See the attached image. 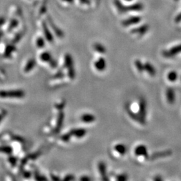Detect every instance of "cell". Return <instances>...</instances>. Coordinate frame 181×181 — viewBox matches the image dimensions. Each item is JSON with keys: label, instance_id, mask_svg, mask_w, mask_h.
Instances as JSON below:
<instances>
[{"label": "cell", "instance_id": "1", "mask_svg": "<svg viewBox=\"0 0 181 181\" xmlns=\"http://www.w3.org/2000/svg\"><path fill=\"white\" fill-rule=\"evenodd\" d=\"M64 64L65 67L68 70V75L71 79H74L75 78V70L74 68L73 60L72 56L69 54H66L64 57Z\"/></svg>", "mask_w": 181, "mask_h": 181}, {"label": "cell", "instance_id": "2", "mask_svg": "<svg viewBox=\"0 0 181 181\" xmlns=\"http://www.w3.org/2000/svg\"><path fill=\"white\" fill-rule=\"evenodd\" d=\"M146 115H147V104L144 99L141 98L139 102V112L138 116L140 117V124L145 125L146 124Z\"/></svg>", "mask_w": 181, "mask_h": 181}, {"label": "cell", "instance_id": "3", "mask_svg": "<svg viewBox=\"0 0 181 181\" xmlns=\"http://www.w3.org/2000/svg\"><path fill=\"white\" fill-rule=\"evenodd\" d=\"M25 95V93L23 91H0V97L1 98H22Z\"/></svg>", "mask_w": 181, "mask_h": 181}, {"label": "cell", "instance_id": "4", "mask_svg": "<svg viewBox=\"0 0 181 181\" xmlns=\"http://www.w3.org/2000/svg\"><path fill=\"white\" fill-rule=\"evenodd\" d=\"M172 152L170 150H164V151H161V152H156L153 153L151 155V156L150 157L152 161H154V160L158 159V158H164V157H168L172 155Z\"/></svg>", "mask_w": 181, "mask_h": 181}, {"label": "cell", "instance_id": "5", "mask_svg": "<svg viewBox=\"0 0 181 181\" xmlns=\"http://www.w3.org/2000/svg\"><path fill=\"white\" fill-rule=\"evenodd\" d=\"M181 53V44L175 46L172 48L168 50L167 51L163 52V55L166 57H174L178 54Z\"/></svg>", "mask_w": 181, "mask_h": 181}, {"label": "cell", "instance_id": "6", "mask_svg": "<svg viewBox=\"0 0 181 181\" xmlns=\"http://www.w3.org/2000/svg\"><path fill=\"white\" fill-rule=\"evenodd\" d=\"M141 20V18L139 17V16H132V17L128 18L127 19L124 20L122 22V24L123 26L128 27L129 26H131V25L138 24L139 22H140Z\"/></svg>", "mask_w": 181, "mask_h": 181}, {"label": "cell", "instance_id": "7", "mask_svg": "<svg viewBox=\"0 0 181 181\" xmlns=\"http://www.w3.org/2000/svg\"><path fill=\"white\" fill-rule=\"evenodd\" d=\"M135 154L137 156H143L148 158V150L144 145H139L135 149Z\"/></svg>", "mask_w": 181, "mask_h": 181}, {"label": "cell", "instance_id": "8", "mask_svg": "<svg viewBox=\"0 0 181 181\" xmlns=\"http://www.w3.org/2000/svg\"><path fill=\"white\" fill-rule=\"evenodd\" d=\"M98 168H99V172L101 174V179L105 181L109 180V178L107 177V171H106V165L105 162H99L98 164Z\"/></svg>", "mask_w": 181, "mask_h": 181}, {"label": "cell", "instance_id": "9", "mask_svg": "<svg viewBox=\"0 0 181 181\" xmlns=\"http://www.w3.org/2000/svg\"><path fill=\"white\" fill-rule=\"evenodd\" d=\"M149 30V26L148 24H143L142 26H139L138 28H134L131 30L132 34H136L139 35L145 34Z\"/></svg>", "mask_w": 181, "mask_h": 181}, {"label": "cell", "instance_id": "10", "mask_svg": "<svg viewBox=\"0 0 181 181\" xmlns=\"http://www.w3.org/2000/svg\"><path fill=\"white\" fill-rule=\"evenodd\" d=\"M64 120V113L62 111H60L59 113V115H58L57 124H56L55 132L57 133L59 132L60 130H61L62 125H63Z\"/></svg>", "mask_w": 181, "mask_h": 181}, {"label": "cell", "instance_id": "11", "mask_svg": "<svg viewBox=\"0 0 181 181\" xmlns=\"http://www.w3.org/2000/svg\"><path fill=\"white\" fill-rule=\"evenodd\" d=\"M166 99H167V101L168 103L173 104L174 103L176 100V96H175V92H174V89L172 88H168L166 92Z\"/></svg>", "mask_w": 181, "mask_h": 181}, {"label": "cell", "instance_id": "12", "mask_svg": "<svg viewBox=\"0 0 181 181\" xmlns=\"http://www.w3.org/2000/svg\"><path fill=\"white\" fill-rule=\"evenodd\" d=\"M70 134L72 136H75L76 138H83L87 134V130L83 128H78L73 129V130L70 131Z\"/></svg>", "mask_w": 181, "mask_h": 181}, {"label": "cell", "instance_id": "13", "mask_svg": "<svg viewBox=\"0 0 181 181\" xmlns=\"http://www.w3.org/2000/svg\"><path fill=\"white\" fill-rule=\"evenodd\" d=\"M94 65L95 68L97 70H99V71H103V70H105L106 68V66H107V64H106V60L102 57L99 58L97 61H95Z\"/></svg>", "mask_w": 181, "mask_h": 181}, {"label": "cell", "instance_id": "14", "mask_svg": "<svg viewBox=\"0 0 181 181\" xmlns=\"http://www.w3.org/2000/svg\"><path fill=\"white\" fill-rule=\"evenodd\" d=\"M143 8V5L141 3H136L129 6H126V10L127 12H140Z\"/></svg>", "mask_w": 181, "mask_h": 181}, {"label": "cell", "instance_id": "15", "mask_svg": "<svg viewBox=\"0 0 181 181\" xmlns=\"http://www.w3.org/2000/svg\"><path fill=\"white\" fill-rule=\"evenodd\" d=\"M143 68H144V70H145L149 75H150L151 76H154L156 74V70L154 66L148 62H145L143 64Z\"/></svg>", "mask_w": 181, "mask_h": 181}, {"label": "cell", "instance_id": "16", "mask_svg": "<svg viewBox=\"0 0 181 181\" xmlns=\"http://www.w3.org/2000/svg\"><path fill=\"white\" fill-rule=\"evenodd\" d=\"M81 119L84 123L90 124V123L95 122V120H96V117H95V116L94 115H93V114L85 113L81 116Z\"/></svg>", "mask_w": 181, "mask_h": 181}, {"label": "cell", "instance_id": "17", "mask_svg": "<svg viewBox=\"0 0 181 181\" xmlns=\"http://www.w3.org/2000/svg\"><path fill=\"white\" fill-rule=\"evenodd\" d=\"M115 150L119 153L120 155H124L127 152V147L126 145L122 144V143H118V144L115 145L114 147Z\"/></svg>", "mask_w": 181, "mask_h": 181}, {"label": "cell", "instance_id": "18", "mask_svg": "<svg viewBox=\"0 0 181 181\" xmlns=\"http://www.w3.org/2000/svg\"><path fill=\"white\" fill-rule=\"evenodd\" d=\"M35 65H36V60L34 59L29 60L24 67V72H30V70H32L33 68H34Z\"/></svg>", "mask_w": 181, "mask_h": 181}, {"label": "cell", "instance_id": "19", "mask_svg": "<svg viewBox=\"0 0 181 181\" xmlns=\"http://www.w3.org/2000/svg\"><path fill=\"white\" fill-rule=\"evenodd\" d=\"M113 2L118 12L120 13H126V5H124L120 0H114Z\"/></svg>", "mask_w": 181, "mask_h": 181}, {"label": "cell", "instance_id": "20", "mask_svg": "<svg viewBox=\"0 0 181 181\" xmlns=\"http://www.w3.org/2000/svg\"><path fill=\"white\" fill-rule=\"evenodd\" d=\"M93 48L95 51L98 52L100 54H105L106 52V48L103 44L100 43H95L93 44Z\"/></svg>", "mask_w": 181, "mask_h": 181}, {"label": "cell", "instance_id": "21", "mask_svg": "<svg viewBox=\"0 0 181 181\" xmlns=\"http://www.w3.org/2000/svg\"><path fill=\"white\" fill-rule=\"evenodd\" d=\"M40 59L44 62H50L52 59V56L48 52H44L41 54L40 55Z\"/></svg>", "mask_w": 181, "mask_h": 181}, {"label": "cell", "instance_id": "22", "mask_svg": "<svg viewBox=\"0 0 181 181\" xmlns=\"http://www.w3.org/2000/svg\"><path fill=\"white\" fill-rule=\"evenodd\" d=\"M178 78V73L174 70L170 71L169 73L168 74V79L169 80L170 82H174L177 80Z\"/></svg>", "mask_w": 181, "mask_h": 181}, {"label": "cell", "instance_id": "23", "mask_svg": "<svg viewBox=\"0 0 181 181\" xmlns=\"http://www.w3.org/2000/svg\"><path fill=\"white\" fill-rule=\"evenodd\" d=\"M127 111H128V113L130 115V117L132 118V119H133L135 121H136V122H138V123H140V117H139L138 116V114H136L134 113V112H132V110H131L130 108H127Z\"/></svg>", "mask_w": 181, "mask_h": 181}, {"label": "cell", "instance_id": "24", "mask_svg": "<svg viewBox=\"0 0 181 181\" xmlns=\"http://www.w3.org/2000/svg\"><path fill=\"white\" fill-rule=\"evenodd\" d=\"M12 148L9 146V145H3V146H0V152H3L8 154H11L12 153Z\"/></svg>", "mask_w": 181, "mask_h": 181}, {"label": "cell", "instance_id": "25", "mask_svg": "<svg viewBox=\"0 0 181 181\" xmlns=\"http://www.w3.org/2000/svg\"><path fill=\"white\" fill-rule=\"evenodd\" d=\"M14 51H16V48L14 47V46H12V45L8 46L5 51V57H9L11 55V54L13 53Z\"/></svg>", "mask_w": 181, "mask_h": 181}, {"label": "cell", "instance_id": "26", "mask_svg": "<svg viewBox=\"0 0 181 181\" xmlns=\"http://www.w3.org/2000/svg\"><path fill=\"white\" fill-rule=\"evenodd\" d=\"M44 34H45L46 38L47 40L50 42H52L53 41V36H52L51 33L50 32L46 26H44Z\"/></svg>", "mask_w": 181, "mask_h": 181}, {"label": "cell", "instance_id": "27", "mask_svg": "<svg viewBox=\"0 0 181 181\" xmlns=\"http://www.w3.org/2000/svg\"><path fill=\"white\" fill-rule=\"evenodd\" d=\"M135 65H136L137 69L139 72H142L144 70V68H143V64L140 60H136L135 62Z\"/></svg>", "mask_w": 181, "mask_h": 181}, {"label": "cell", "instance_id": "28", "mask_svg": "<svg viewBox=\"0 0 181 181\" xmlns=\"http://www.w3.org/2000/svg\"><path fill=\"white\" fill-rule=\"evenodd\" d=\"M128 179V176L126 174H119L116 176V180L119 181H126Z\"/></svg>", "mask_w": 181, "mask_h": 181}, {"label": "cell", "instance_id": "29", "mask_svg": "<svg viewBox=\"0 0 181 181\" xmlns=\"http://www.w3.org/2000/svg\"><path fill=\"white\" fill-rule=\"evenodd\" d=\"M71 136H72L71 134H70V132H68V133H67V134L62 135V136H61V138H60V139H61V140L63 141H68L70 140Z\"/></svg>", "mask_w": 181, "mask_h": 181}, {"label": "cell", "instance_id": "30", "mask_svg": "<svg viewBox=\"0 0 181 181\" xmlns=\"http://www.w3.org/2000/svg\"><path fill=\"white\" fill-rule=\"evenodd\" d=\"M36 44L39 48H42L44 46V41L42 38H39L36 42Z\"/></svg>", "mask_w": 181, "mask_h": 181}, {"label": "cell", "instance_id": "31", "mask_svg": "<svg viewBox=\"0 0 181 181\" xmlns=\"http://www.w3.org/2000/svg\"><path fill=\"white\" fill-rule=\"evenodd\" d=\"M74 179H75V177H74V175H72V174H67V175L65 176V177L63 178V180L70 181V180H73Z\"/></svg>", "mask_w": 181, "mask_h": 181}, {"label": "cell", "instance_id": "32", "mask_svg": "<svg viewBox=\"0 0 181 181\" xmlns=\"http://www.w3.org/2000/svg\"><path fill=\"white\" fill-rule=\"evenodd\" d=\"M8 161H9V162H10V163H11L13 166H15L16 164L17 163V159H16V158L14 157V156H10V157H9V158H8Z\"/></svg>", "mask_w": 181, "mask_h": 181}, {"label": "cell", "instance_id": "33", "mask_svg": "<svg viewBox=\"0 0 181 181\" xmlns=\"http://www.w3.org/2000/svg\"><path fill=\"white\" fill-rule=\"evenodd\" d=\"M64 105H65V101H62L61 103L57 104V105H56V107H57L59 110L62 111V109L64 108Z\"/></svg>", "mask_w": 181, "mask_h": 181}, {"label": "cell", "instance_id": "34", "mask_svg": "<svg viewBox=\"0 0 181 181\" xmlns=\"http://www.w3.org/2000/svg\"><path fill=\"white\" fill-rule=\"evenodd\" d=\"M35 179L38 180H47V178L44 177V176H42L40 175H39L38 174L36 173L35 174Z\"/></svg>", "mask_w": 181, "mask_h": 181}, {"label": "cell", "instance_id": "35", "mask_svg": "<svg viewBox=\"0 0 181 181\" xmlns=\"http://www.w3.org/2000/svg\"><path fill=\"white\" fill-rule=\"evenodd\" d=\"M63 76H64V73L61 71V70H60V71H59L57 74H55V76H54V78L60 79V78H62Z\"/></svg>", "mask_w": 181, "mask_h": 181}, {"label": "cell", "instance_id": "36", "mask_svg": "<svg viewBox=\"0 0 181 181\" xmlns=\"http://www.w3.org/2000/svg\"><path fill=\"white\" fill-rule=\"evenodd\" d=\"M79 1L83 5H90V0H79Z\"/></svg>", "mask_w": 181, "mask_h": 181}, {"label": "cell", "instance_id": "37", "mask_svg": "<svg viewBox=\"0 0 181 181\" xmlns=\"http://www.w3.org/2000/svg\"><path fill=\"white\" fill-rule=\"evenodd\" d=\"M23 174H24V177L27 178H30V176H31V173H30V172H28V171H24V172H23Z\"/></svg>", "mask_w": 181, "mask_h": 181}, {"label": "cell", "instance_id": "38", "mask_svg": "<svg viewBox=\"0 0 181 181\" xmlns=\"http://www.w3.org/2000/svg\"><path fill=\"white\" fill-rule=\"evenodd\" d=\"M80 180H82V181H89L91 180V178L88 177L87 176H82V177L80 178Z\"/></svg>", "mask_w": 181, "mask_h": 181}, {"label": "cell", "instance_id": "39", "mask_svg": "<svg viewBox=\"0 0 181 181\" xmlns=\"http://www.w3.org/2000/svg\"><path fill=\"white\" fill-rule=\"evenodd\" d=\"M181 21V13L179 14V15L177 16L175 18V22H179Z\"/></svg>", "mask_w": 181, "mask_h": 181}, {"label": "cell", "instance_id": "40", "mask_svg": "<svg viewBox=\"0 0 181 181\" xmlns=\"http://www.w3.org/2000/svg\"><path fill=\"white\" fill-rule=\"evenodd\" d=\"M154 180H156V181H162V180H163V179H162L161 176H156L154 178Z\"/></svg>", "mask_w": 181, "mask_h": 181}, {"label": "cell", "instance_id": "41", "mask_svg": "<svg viewBox=\"0 0 181 181\" xmlns=\"http://www.w3.org/2000/svg\"><path fill=\"white\" fill-rule=\"evenodd\" d=\"M51 178L53 180H60L59 177H58V176H56L55 175H53V174L51 175Z\"/></svg>", "mask_w": 181, "mask_h": 181}, {"label": "cell", "instance_id": "42", "mask_svg": "<svg viewBox=\"0 0 181 181\" xmlns=\"http://www.w3.org/2000/svg\"><path fill=\"white\" fill-rule=\"evenodd\" d=\"M62 1L68 2V3H72L74 1V0H62Z\"/></svg>", "mask_w": 181, "mask_h": 181}, {"label": "cell", "instance_id": "43", "mask_svg": "<svg viewBox=\"0 0 181 181\" xmlns=\"http://www.w3.org/2000/svg\"><path fill=\"white\" fill-rule=\"evenodd\" d=\"M2 119H3V115H0V122H1Z\"/></svg>", "mask_w": 181, "mask_h": 181}, {"label": "cell", "instance_id": "44", "mask_svg": "<svg viewBox=\"0 0 181 181\" xmlns=\"http://www.w3.org/2000/svg\"><path fill=\"white\" fill-rule=\"evenodd\" d=\"M126 1H132V0H126Z\"/></svg>", "mask_w": 181, "mask_h": 181}, {"label": "cell", "instance_id": "45", "mask_svg": "<svg viewBox=\"0 0 181 181\" xmlns=\"http://www.w3.org/2000/svg\"><path fill=\"white\" fill-rule=\"evenodd\" d=\"M176 1H178V0H176Z\"/></svg>", "mask_w": 181, "mask_h": 181}]
</instances>
